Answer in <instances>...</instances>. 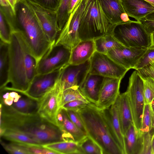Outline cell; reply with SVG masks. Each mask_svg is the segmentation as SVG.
Listing matches in <instances>:
<instances>
[{
    "label": "cell",
    "instance_id": "1",
    "mask_svg": "<svg viewBox=\"0 0 154 154\" xmlns=\"http://www.w3.org/2000/svg\"><path fill=\"white\" fill-rule=\"evenodd\" d=\"M0 130L20 132L41 145L66 140L57 126L37 113H22L1 104Z\"/></svg>",
    "mask_w": 154,
    "mask_h": 154
},
{
    "label": "cell",
    "instance_id": "2",
    "mask_svg": "<svg viewBox=\"0 0 154 154\" xmlns=\"http://www.w3.org/2000/svg\"><path fill=\"white\" fill-rule=\"evenodd\" d=\"M11 35L8 82L11 86L0 90L23 93L28 89L37 74V63L31 54L20 31H12Z\"/></svg>",
    "mask_w": 154,
    "mask_h": 154
},
{
    "label": "cell",
    "instance_id": "3",
    "mask_svg": "<svg viewBox=\"0 0 154 154\" xmlns=\"http://www.w3.org/2000/svg\"><path fill=\"white\" fill-rule=\"evenodd\" d=\"M18 30L37 64L52 44L44 32L38 19L26 0H18L15 7Z\"/></svg>",
    "mask_w": 154,
    "mask_h": 154
},
{
    "label": "cell",
    "instance_id": "4",
    "mask_svg": "<svg viewBox=\"0 0 154 154\" xmlns=\"http://www.w3.org/2000/svg\"><path fill=\"white\" fill-rule=\"evenodd\" d=\"M77 112L87 137L100 147L103 154H123L110 129L103 110L90 103Z\"/></svg>",
    "mask_w": 154,
    "mask_h": 154
},
{
    "label": "cell",
    "instance_id": "5",
    "mask_svg": "<svg viewBox=\"0 0 154 154\" xmlns=\"http://www.w3.org/2000/svg\"><path fill=\"white\" fill-rule=\"evenodd\" d=\"M115 25L105 16L97 0H89L80 21L79 38L81 41L94 40L112 35Z\"/></svg>",
    "mask_w": 154,
    "mask_h": 154
},
{
    "label": "cell",
    "instance_id": "6",
    "mask_svg": "<svg viewBox=\"0 0 154 154\" xmlns=\"http://www.w3.org/2000/svg\"><path fill=\"white\" fill-rule=\"evenodd\" d=\"M112 35L127 47L148 48L151 45L150 33L140 21L131 20L116 25Z\"/></svg>",
    "mask_w": 154,
    "mask_h": 154
},
{
    "label": "cell",
    "instance_id": "7",
    "mask_svg": "<svg viewBox=\"0 0 154 154\" xmlns=\"http://www.w3.org/2000/svg\"><path fill=\"white\" fill-rule=\"evenodd\" d=\"M133 123L136 129L140 128L145 105L143 80L137 70L131 74L129 79L126 91Z\"/></svg>",
    "mask_w": 154,
    "mask_h": 154
},
{
    "label": "cell",
    "instance_id": "8",
    "mask_svg": "<svg viewBox=\"0 0 154 154\" xmlns=\"http://www.w3.org/2000/svg\"><path fill=\"white\" fill-rule=\"evenodd\" d=\"M89 0H82L70 15L54 44L71 50L81 41L79 29L81 19Z\"/></svg>",
    "mask_w": 154,
    "mask_h": 154
},
{
    "label": "cell",
    "instance_id": "9",
    "mask_svg": "<svg viewBox=\"0 0 154 154\" xmlns=\"http://www.w3.org/2000/svg\"><path fill=\"white\" fill-rule=\"evenodd\" d=\"M71 50L60 44L52 45L38 62L37 74L50 72L69 63Z\"/></svg>",
    "mask_w": 154,
    "mask_h": 154
},
{
    "label": "cell",
    "instance_id": "10",
    "mask_svg": "<svg viewBox=\"0 0 154 154\" xmlns=\"http://www.w3.org/2000/svg\"><path fill=\"white\" fill-rule=\"evenodd\" d=\"M90 60L89 73L91 74L122 79L129 70L116 63L107 54L96 51Z\"/></svg>",
    "mask_w": 154,
    "mask_h": 154
},
{
    "label": "cell",
    "instance_id": "11",
    "mask_svg": "<svg viewBox=\"0 0 154 154\" xmlns=\"http://www.w3.org/2000/svg\"><path fill=\"white\" fill-rule=\"evenodd\" d=\"M63 92L57 80L54 87L38 101L37 113L57 126V116L62 108L61 100Z\"/></svg>",
    "mask_w": 154,
    "mask_h": 154
},
{
    "label": "cell",
    "instance_id": "12",
    "mask_svg": "<svg viewBox=\"0 0 154 154\" xmlns=\"http://www.w3.org/2000/svg\"><path fill=\"white\" fill-rule=\"evenodd\" d=\"M90 66L89 60L80 64L68 63L63 66L58 80L63 91L71 88H79L89 73Z\"/></svg>",
    "mask_w": 154,
    "mask_h": 154
},
{
    "label": "cell",
    "instance_id": "13",
    "mask_svg": "<svg viewBox=\"0 0 154 154\" xmlns=\"http://www.w3.org/2000/svg\"><path fill=\"white\" fill-rule=\"evenodd\" d=\"M63 67L48 73L37 74L28 89L21 93L37 101H39L55 85Z\"/></svg>",
    "mask_w": 154,
    "mask_h": 154
},
{
    "label": "cell",
    "instance_id": "14",
    "mask_svg": "<svg viewBox=\"0 0 154 154\" xmlns=\"http://www.w3.org/2000/svg\"><path fill=\"white\" fill-rule=\"evenodd\" d=\"M18 92L4 90L0 92V104L10 107L15 111L23 114L37 113L38 101L26 95L24 97Z\"/></svg>",
    "mask_w": 154,
    "mask_h": 154
},
{
    "label": "cell",
    "instance_id": "15",
    "mask_svg": "<svg viewBox=\"0 0 154 154\" xmlns=\"http://www.w3.org/2000/svg\"><path fill=\"white\" fill-rule=\"evenodd\" d=\"M26 0L47 37L52 44H55L60 32L57 26V13L45 9L31 0Z\"/></svg>",
    "mask_w": 154,
    "mask_h": 154
},
{
    "label": "cell",
    "instance_id": "16",
    "mask_svg": "<svg viewBox=\"0 0 154 154\" xmlns=\"http://www.w3.org/2000/svg\"><path fill=\"white\" fill-rule=\"evenodd\" d=\"M147 49L128 48L122 45L109 51L107 54L119 64L129 70L134 69Z\"/></svg>",
    "mask_w": 154,
    "mask_h": 154
},
{
    "label": "cell",
    "instance_id": "17",
    "mask_svg": "<svg viewBox=\"0 0 154 154\" xmlns=\"http://www.w3.org/2000/svg\"><path fill=\"white\" fill-rule=\"evenodd\" d=\"M122 79L105 77L100 90L96 105L101 109H108L115 103L120 94Z\"/></svg>",
    "mask_w": 154,
    "mask_h": 154
},
{
    "label": "cell",
    "instance_id": "18",
    "mask_svg": "<svg viewBox=\"0 0 154 154\" xmlns=\"http://www.w3.org/2000/svg\"><path fill=\"white\" fill-rule=\"evenodd\" d=\"M57 124L68 140L82 142L87 137V135L72 122L63 108L60 109L57 115Z\"/></svg>",
    "mask_w": 154,
    "mask_h": 154
},
{
    "label": "cell",
    "instance_id": "19",
    "mask_svg": "<svg viewBox=\"0 0 154 154\" xmlns=\"http://www.w3.org/2000/svg\"><path fill=\"white\" fill-rule=\"evenodd\" d=\"M108 20L116 25L131 20L125 12L121 0H97Z\"/></svg>",
    "mask_w": 154,
    "mask_h": 154
},
{
    "label": "cell",
    "instance_id": "20",
    "mask_svg": "<svg viewBox=\"0 0 154 154\" xmlns=\"http://www.w3.org/2000/svg\"><path fill=\"white\" fill-rule=\"evenodd\" d=\"M103 110L106 119L116 141L123 154H126L124 136L122 131L116 102L108 109Z\"/></svg>",
    "mask_w": 154,
    "mask_h": 154
},
{
    "label": "cell",
    "instance_id": "21",
    "mask_svg": "<svg viewBox=\"0 0 154 154\" xmlns=\"http://www.w3.org/2000/svg\"><path fill=\"white\" fill-rule=\"evenodd\" d=\"M123 8L129 17L140 21L154 11V7L144 0H121Z\"/></svg>",
    "mask_w": 154,
    "mask_h": 154
},
{
    "label": "cell",
    "instance_id": "22",
    "mask_svg": "<svg viewBox=\"0 0 154 154\" xmlns=\"http://www.w3.org/2000/svg\"><path fill=\"white\" fill-rule=\"evenodd\" d=\"M96 51L94 40L81 41L71 50L69 63L79 65L90 59Z\"/></svg>",
    "mask_w": 154,
    "mask_h": 154
},
{
    "label": "cell",
    "instance_id": "23",
    "mask_svg": "<svg viewBox=\"0 0 154 154\" xmlns=\"http://www.w3.org/2000/svg\"><path fill=\"white\" fill-rule=\"evenodd\" d=\"M105 77L88 73L79 89L91 103L96 104Z\"/></svg>",
    "mask_w": 154,
    "mask_h": 154
},
{
    "label": "cell",
    "instance_id": "24",
    "mask_svg": "<svg viewBox=\"0 0 154 154\" xmlns=\"http://www.w3.org/2000/svg\"><path fill=\"white\" fill-rule=\"evenodd\" d=\"M122 131L124 135L133 123L132 115L126 94H120L116 101Z\"/></svg>",
    "mask_w": 154,
    "mask_h": 154
},
{
    "label": "cell",
    "instance_id": "25",
    "mask_svg": "<svg viewBox=\"0 0 154 154\" xmlns=\"http://www.w3.org/2000/svg\"><path fill=\"white\" fill-rule=\"evenodd\" d=\"M81 143L66 140L42 146L57 154H85L81 147Z\"/></svg>",
    "mask_w": 154,
    "mask_h": 154
},
{
    "label": "cell",
    "instance_id": "26",
    "mask_svg": "<svg viewBox=\"0 0 154 154\" xmlns=\"http://www.w3.org/2000/svg\"><path fill=\"white\" fill-rule=\"evenodd\" d=\"M142 136L132 123L124 135L126 154H140Z\"/></svg>",
    "mask_w": 154,
    "mask_h": 154
},
{
    "label": "cell",
    "instance_id": "27",
    "mask_svg": "<svg viewBox=\"0 0 154 154\" xmlns=\"http://www.w3.org/2000/svg\"><path fill=\"white\" fill-rule=\"evenodd\" d=\"M10 68L9 44L0 40V88L8 84Z\"/></svg>",
    "mask_w": 154,
    "mask_h": 154
},
{
    "label": "cell",
    "instance_id": "28",
    "mask_svg": "<svg viewBox=\"0 0 154 154\" xmlns=\"http://www.w3.org/2000/svg\"><path fill=\"white\" fill-rule=\"evenodd\" d=\"M96 51L107 54L109 51L122 45L112 35L108 34L94 40Z\"/></svg>",
    "mask_w": 154,
    "mask_h": 154
},
{
    "label": "cell",
    "instance_id": "29",
    "mask_svg": "<svg viewBox=\"0 0 154 154\" xmlns=\"http://www.w3.org/2000/svg\"><path fill=\"white\" fill-rule=\"evenodd\" d=\"M0 137L12 142L31 145H41L24 134L17 131L5 130L0 135Z\"/></svg>",
    "mask_w": 154,
    "mask_h": 154
},
{
    "label": "cell",
    "instance_id": "30",
    "mask_svg": "<svg viewBox=\"0 0 154 154\" xmlns=\"http://www.w3.org/2000/svg\"><path fill=\"white\" fill-rule=\"evenodd\" d=\"M152 111L149 104L144 106L141 124L139 132L143 135L150 132L152 129Z\"/></svg>",
    "mask_w": 154,
    "mask_h": 154
},
{
    "label": "cell",
    "instance_id": "31",
    "mask_svg": "<svg viewBox=\"0 0 154 154\" xmlns=\"http://www.w3.org/2000/svg\"><path fill=\"white\" fill-rule=\"evenodd\" d=\"M71 0H61L57 12V24L61 31L67 22L70 16L69 9Z\"/></svg>",
    "mask_w": 154,
    "mask_h": 154
},
{
    "label": "cell",
    "instance_id": "32",
    "mask_svg": "<svg viewBox=\"0 0 154 154\" xmlns=\"http://www.w3.org/2000/svg\"><path fill=\"white\" fill-rule=\"evenodd\" d=\"M82 100L91 103L82 93L78 88L74 87L64 91L62 93L61 100V108L67 103L74 100Z\"/></svg>",
    "mask_w": 154,
    "mask_h": 154
},
{
    "label": "cell",
    "instance_id": "33",
    "mask_svg": "<svg viewBox=\"0 0 154 154\" xmlns=\"http://www.w3.org/2000/svg\"><path fill=\"white\" fill-rule=\"evenodd\" d=\"M139 75L143 83V93L145 105H150L154 99V80L149 77Z\"/></svg>",
    "mask_w": 154,
    "mask_h": 154
},
{
    "label": "cell",
    "instance_id": "34",
    "mask_svg": "<svg viewBox=\"0 0 154 154\" xmlns=\"http://www.w3.org/2000/svg\"><path fill=\"white\" fill-rule=\"evenodd\" d=\"M81 146L85 154H103L100 147L88 137L81 143Z\"/></svg>",
    "mask_w": 154,
    "mask_h": 154
},
{
    "label": "cell",
    "instance_id": "35",
    "mask_svg": "<svg viewBox=\"0 0 154 154\" xmlns=\"http://www.w3.org/2000/svg\"><path fill=\"white\" fill-rule=\"evenodd\" d=\"M153 130L142 136L141 146L140 154H152V140Z\"/></svg>",
    "mask_w": 154,
    "mask_h": 154
},
{
    "label": "cell",
    "instance_id": "36",
    "mask_svg": "<svg viewBox=\"0 0 154 154\" xmlns=\"http://www.w3.org/2000/svg\"><path fill=\"white\" fill-rule=\"evenodd\" d=\"M154 61V47H150L139 60L134 69L138 70Z\"/></svg>",
    "mask_w": 154,
    "mask_h": 154
},
{
    "label": "cell",
    "instance_id": "37",
    "mask_svg": "<svg viewBox=\"0 0 154 154\" xmlns=\"http://www.w3.org/2000/svg\"><path fill=\"white\" fill-rule=\"evenodd\" d=\"M5 149L9 153L14 154H29L23 143L12 142L5 144L1 141Z\"/></svg>",
    "mask_w": 154,
    "mask_h": 154
},
{
    "label": "cell",
    "instance_id": "38",
    "mask_svg": "<svg viewBox=\"0 0 154 154\" xmlns=\"http://www.w3.org/2000/svg\"><path fill=\"white\" fill-rule=\"evenodd\" d=\"M11 31L2 13L0 11V40L9 44L11 41Z\"/></svg>",
    "mask_w": 154,
    "mask_h": 154
},
{
    "label": "cell",
    "instance_id": "39",
    "mask_svg": "<svg viewBox=\"0 0 154 154\" xmlns=\"http://www.w3.org/2000/svg\"><path fill=\"white\" fill-rule=\"evenodd\" d=\"M39 6L50 11L57 12L61 0H31Z\"/></svg>",
    "mask_w": 154,
    "mask_h": 154
},
{
    "label": "cell",
    "instance_id": "40",
    "mask_svg": "<svg viewBox=\"0 0 154 154\" xmlns=\"http://www.w3.org/2000/svg\"><path fill=\"white\" fill-rule=\"evenodd\" d=\"M89 103H90L82 100H76L67 103L62 108L65 110L77 111L86 107Z\"/></svg>",
    "mask_w": 154,
    "mask_h": 154
},
{
    "label": "cell",
    "instance_id": "41",
    "mask_svg": "<svg viewBox=\"0 0 154 154\" xmlns=\"http://www.w3.org/2000/svg\"><path fill=\"white\" fill-rule=\"evenodd\" d=\"M65 110L68 116L72 122L79 129L86 134L84 125L77 112L69 109Z\"/></svg>",
    "mask_w": 154,
    "mask_h": 154
},
{
    "label": "cell",
    "instance_id": "42",
    "mask_svg": "<svg viewBox=\"0 0 154 154\" xmlns=\"http://www.w3.org/2000/svg\"><path fill=\"white\" fill-rule=\"evenodd\" d=\"M137 71L140 75L149 77L154 80V61L150 63L146 66Z\"/></svg>",
    "mask_w": 154,
    "mask_h": 154
},
{
    "label": "cell",
    "instance_id": "43",
    "mask_svg": "<svg viewBox=\"0 0 154 154\" xmlns=\"http://www.w3.org/2000/svg\"><path fill=\"white\" fill-rule=\"evenodd\" d=\"M140 21L149 33L154 32V21L147 20L143 18Z\"/></svg>",
    "mask_w": 154,
    "mask_h": 154
},
{
    "label": "cell",
    "instance_id": "44",
    "mask_svg": "<svg viewBox=\"0 0 154 154\" xmlns=\"http://www.w3.org/2000/svg\"><path fill=\"white\" fill-rule=\"evenodd\" d=\"M82 0H71L69 5V14L72 13L75 8Z\"/></svg>",
    "mask_w": 154,
    "mask_h": 154
},
{
    "label": "cell",
    "instance_id": "45",
    "mask_svg": "<svg viewBox=\"0 0 154 154\" xmlns=\"http://www.w3.org/2000/svg\"><path fill=\"white\" fill-rule=\"evenodd\" d=\"M13 11L15 13V7L18 0H7Z\"/></svg>",
    "mask_w": 154,
    "mask_h": 154
},
{
    "label": "cell",
    "instance_id": "46",
    "mask_svg": "<svg viewBox=\"0 0 154 154\" xmlns=\"http://www.w3.org/2000/svg\"><path fill=\"white\" fill-rule=\"evenodd\" d=\"M144 19L147 20L154 21V11L146 16Z\"/></svg>",
    "mask_w": 154,
    "mask_h": 154
},
{
    "label": "cell",
    "instance_id": "47",
    "mask_svg": "<svg viewBox=\"0 0 154 154\" xmlns=\"http://www.w3.org/2000/svg\"><path fill=\"white\" fill-rule=\"evenodd\" d=\"M151 37V45L150 47H154V32L150 33Z\"/></svg>",
    "mask_w": 154,
    "mask_h": 154
},
{
    "label": "cell",
    "instance_id": "48",
    "mask_svg": "<svg viewBox=\"0 0 154 154\" xmlns=\"http://www.w3.org/2000/svg\"><path fill=\"white\" fill-rule=\"evenodd\" d=\"M152 153L154 154V130H153V136L152 140Z\"/></svg>",
    "mask_w": 154,
    "mask_h": 154
},
{
    "label": "cell",
    "instance_id": "49",
    "mask_svg": "<svg viewBox=\"0 0 154 154\" xmlns=\"http://www.w3.org/2000/svg\"><path fill=\"white\" fill-rule=\"evenodd\" d=\"M154 7V0H144Z\"/></svg>",
    "mask_w": 154,
    "mask_h": 154
},
{
    "label": "cell",
    "instance_id": "50",
    "mask_svg": "<svg viewBox=\"0 0 154 154\" xmlns=\"http://www.w3.org/2000/svg\"><path fill=\"white\" fill-rule=\"evenodd\" d=\"M150 105L152 111L153 112H154V99L152 100Z\"/></svg>",
    "mask_w": 154,
    "mask_h": 154
},
{
    "label": "cell",
    "instance_id": "51",
    "mask_svg": "<svg viewBox=\"0 0 154 154\" xmlns=\"http://www.w3.org/2000/svg\"><path fill=\"white\" fill-rule=\"evenodd\" d=\"M152 129L154 130V112H152Z\"/></svg>",
    "mask_w": 154,
    "mask_h": 154
}]
</instances>
